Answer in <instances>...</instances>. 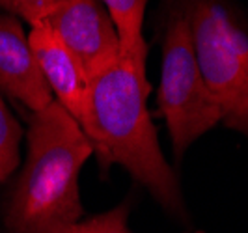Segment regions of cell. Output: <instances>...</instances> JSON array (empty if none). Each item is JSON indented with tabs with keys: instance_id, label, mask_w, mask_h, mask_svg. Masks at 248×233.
<instances>
[{
	"instance_id": "cell-1",
	"label": "cell",
	"mask_w": 248,
	"mask_h": 233,
	"mask_svg": "<svg viewBox=\"0 0 248 233\" xmlns=\"http://www.w3.org/2000/svg\"><path fill=\"white\" fill-rule=\"evenodd\" d=\"M148 47L124 52L88 78L80 129L103 166L120 164L162 207L183 211L179 183L166 162L148 112Z\"/></svg>"
},
{
	"instance_id": "cell-6",
	"label": "cell",
	"mask_w": 248,
	"mask_h": 233,
	"mask_svg": "<svg viewBox=\"0 0 248 233\" xmlns=\"http://www.w3.org/2000/svg\"><path fill=\"white\" fill-rule=\"evenodd\" d=\"M0 88L32 112L43 110L54 101L28 36L13 15H0Z\"/></svg>"
},
{
	"instance_id": "cell-5",
	"label": "cell",
	"mask_w": 248,
	"mask_h": 233,
	"mask_svg": "<svg viewBox=\"0 0 248 233\" xmlns=\"http://www.w3.org/2000/svg\"><path fill=\"white\" fill-rule=\"evenodd\" d=\"M45 23L54 28L88 78L122 54L116 26L101 0H62Z\"/></svg>"
},
{
	"instance_id": "cell-2",
	"label": "cell",
	"mask_w": 248,
	"mask_h": 233,
	"mask_svg": "<svg viewBox=\"0 0 248 233\" xmlns=\"http://www.w3.org/2000/svg\"><path fill=\"white\" fill-rule=\"evenodd\" d=\"M28 155L8 205L10 233H45L82 218L78 173L93 153L78 122L52 101L34 112Z\"/></svg>"
},
{
	"instance_id": "cell-7",
	"label": "cell",
	"mask_w": 248,
	"mask_h": 233,
	"mask_svg": "<svg viewBox=\"0 0 248 233\" xmlns=\"http://www.w3.org/2000/svg\"><path fill=\"white\" fill-rule=\"evenodd\" d=\"M28 43L43 80L47 82L50 93L56 95V103H60L77 122H80L88 90V77L80 63L49 23L32 26Z\"/></svg>"
},
{
	"instance_id": "cell-10",
	"label": "cell",
	"mask_w": 248,
	"mask_h": 233,
	"mask_svg": "<svg viewBox=\"0 0 248 233\" xmlns=\"http://www.w3.org/2000/svg\"><path fill=\"white\" fill-rule=\"evenodd\" d=\"M129 211H131L129 205L122 203L107 213H101L67 226H60L45 233H133L127 226Z\"/></svg>"
},
{
	"instance_id": "cell-11",
	"label": "cell",
	"mask_w": 248,
	"mask_h": 233,
	"mask_svg": "<svg viewBox=\"0 0 248 233\" xmlns=\"http://www.w3.org/2000/svg\"><path fill=\"white\" fill-rule=\"evenodd\" d=\"M62 0H0V8L19 15L30 26L41 25L49 19Z\"/></svg>"
},
{
	"instance_id": "cell-3",
	"label": "cell",
	"mask_w": 248,
	"mask_h": 233,
	"mask_svg": "<svg viewBox=\"0 0 248 233\" xmlns=\"http://www.w3.org/2000/svg\"><path fill=\"white\" fill-rule=\"evenodd\" d=\"M203 82L226 127L248 136V34L217 0L186 6Z\"/></svg>"
},
{
	"instance_id": "cell-9",
	"label": "cell",
	"mask_w": 248,
	"mask_h": 233,
	"mask_svg": "<svg viewBox=\"0 0 248 233\" xmlns=\"http://www.w3.org/2000/svg\"><path fill=\"white\" fill-rule=\"evenodd\" d=\"M23 138V129L8 110L6 103L0 97V183H4L17 168L21 155L19 146Z\"/></svg>"
},
{
	"instance_id": "cell-8",
	"label": "cell",
	"mask_w": 248,
	"mask_h": 233,
	"mask_svg": "<svg viewBox=\"0 0 248 233\" xmlns=\"http://www.w3.org/2000/svg\"><path fill=\"white\" fill-rule=\"evenodd\" d=\"M149 0H101L110 15L124 52L148 47L142 34L144 13Z\"/></svg>"
},
{
	"instance_id": "cell-4",
	"label": "cell",
	"mask_w": 248,
	"mask_h": 233,
	"mask_svg": "<svg viewBox=\"0 0 248 233\" xmlns=\"http://www.w3.org/2000/svg\"><path fill=\"white\" fill-rule=\"evenodd\" d=\"M159 109L177 157L222 122L220 109L200 73L186 8L179 4L170 13L162 43Z\"/></svg>"
}]
</instances>
